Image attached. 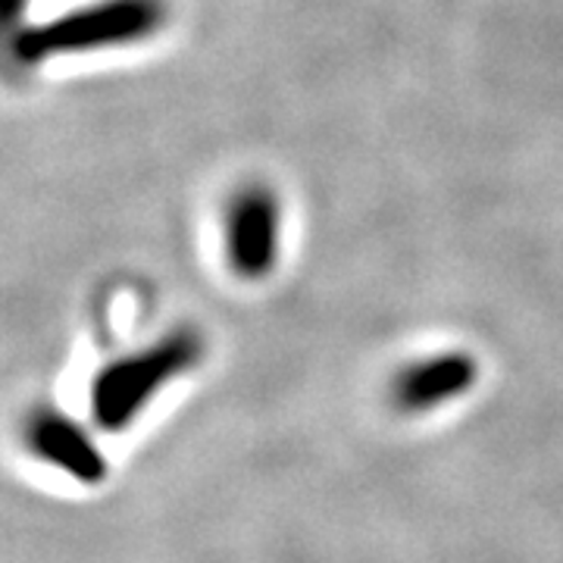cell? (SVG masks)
Returning <instances> with one entry per match:
<instances>
[{
  "label": "cell",
  "mask_w": 563,
  "mask_h": 563,
  "mask_svg": "<svg viewBox=\"0 0 563 563\" xmlns=\"http://www.w3.org/2000/svg\"><path fill=\"white\" fill-rule=\"evenodd\" d=\"M203 342L191 329L166 332L154 344L107 363L91 383V417L103 432H120L163 391V385L195 369Z\"/></svg>",
  "instance_id": "2"
},
{
  "label": "cell",
  "mask_w": 563,
  "mask_h": 563,
  "mask_svg": "<svg viewBox=\"0 0 563 563\" xmlns=\"http://www.w3.org/2000/svg\"><path fill=\"white\" fill-rule=\"evenodd\" d=\"M25 442L35 457L76 483L98 485L107 479L103 451L79 422L69 420L60 410H38L25 426Z\"/></svg>",
  "instance_id": "5"
},
{
  "label": "cell",
  "mask_w": 563,
  "mask_h": 563,
  "mask_svg": "<svg viewBox=\"0 0 563 563\" xmlns=\"http://www.w3.org/2000/svg\"><path fill=\"white\" fill-rule=\"evenodd\" d=\"M166 0H91L54 20L20 29L10 51L22 66H38L73 54L132 47L154 38L166 25Z\"/></svg>",
  "instance_id": "1"
},
{
  "label": "cell",
  "mask_w": 563,
  "mask_h": 563,
  "mask_svg": "<svg viewBox=\"0 0 563 563\" xmlns=\"http://www.w3.org/2000/svg\"><path fill=\"white\" fill-rule=\"evenodd\" d=\"M476 379H479L476 357H470L466 351H442L404 366L391 379V404L401 413L420 417L463 398L476 385Z\"/></svg>",
  "instance_id": "4"
},
{
  "label": "cell",
  "mask_w": 563,
  "mask_h": 563,
  "mask_svg": "<svg viewBox=\"0 0 563 563\" xmlns=\"http://www.w3.org/2000/svg\"><path fill=\"white\" fill-rule=\"evenodd\" d=\"M222 244L229 269L244 282L266 279L282 251V203L279 195L266 185L239 188L222 222Z\"/></svg>",
  "instance_id": "3"
}]
</instances>
